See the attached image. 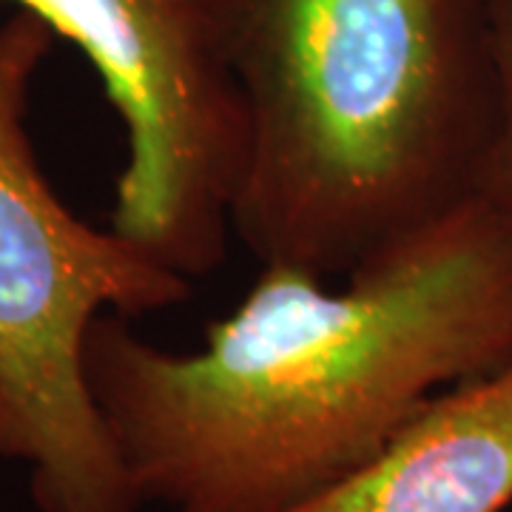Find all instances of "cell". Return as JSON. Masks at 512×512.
<instances>
[{
  "mask_svg": "<svg viewBox=\"0 0 512 512\" xmlns=\"http://www.w3.org/2000/svg\"><path fill=\"white\" fill-rule=\"evenodd\" d=\"M487 3H490L498 103H495L493 140L478 180V200L487 202L512 225V0H487Z\"/></svg>",
  "mask_w": 512,
  "mask_h": 512,
  "instance_id": "8992f818",
  "label": "cell"
},
{
  "mask_svg": "<svg viewBox=\"0 0 512 512\" xmlns=\"http://www.w3.org/2000/svg\"><path fill=\"white\" fill-rule=\"evenodd\" d=\"M512 359V225L484 200L328 279L262 265L194 353L103 313L86 379L143 507L285 512L376 458L436 393Z\"/></svg>",
  "mask_w": 512,
  "mask_h": 512,
  "instance_id": "6da1fadb",
  "label": "cell"
},
{
  "mask_svg": "<svg viewBox=\"0 0 512 512\" xmlns=\"http://www.w3.org/2000/svg\"><path fill=\"white\" fill-rule=\"evenodd\" d=\"M245 109L231 234L330 279L478 197L493 140L487 0H217Z\"/></svg>",
  "mask_w": 512,
  "mask_h": 512,
  "instance_id": "7a4b0ae2",
  "label": "cell"
},
{
  "mask_svg": "<svg viewBox=\"0 0 512 512\" xmlns=\"http://www.w3.org/2000/svg\"><path fill=\"white\" fill-rule=\"evenodd\" d=\"M74 43L126 131L109 228L185 279L214 274L245 165L217 0H3Z\"/></svg>",
  "mask_w": 512,
  "mask_h": 512,
  "instance_id": "277c9868",
  "label": "cell"
},
{
  "mask_svg": "<svg viewBox=\"0 0 512 512\" xmlns=\"http://www.w3.org/2000/svg\"><path fill=\"white\" fill-rule=\"evenodd\" d=\"M512 501V359L436 393L348 478L285 512H504Z\"/></svg>",
  "mask_w": 512,
  "mask_h": 512,
  "instance_id": "5b68a950",
  "label": "cell"
},
{
  "mask_svg": "<svg viewBox=\"0 0 512 512\" xmlns=\"http://www.w3.org/2000/svg\"><path fill=\"white\" fill-rule=\"evenodd\" d=\"M43 20H0V458L29 470L40 512H140L117 441L86 379L97 316L168 311L191 279L55 194L29 137V94L55 46Z\"/></svg>",
  "mask_w": 512,
  "mask_h": 512,
  "instance_id": "3957f363",
  "label": "cell"
}]
</instances>
